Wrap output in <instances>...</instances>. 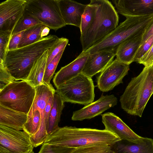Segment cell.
Wrapping results in <instances>:
<instances>
[{
	"label": "cell",
	"instance_id": "1",
	"mask_svg": "<svg viewBox=\"0 0 153 153\" xmlns=\"http://www.w3.org/2000/svg\"><path fill=\"white\" fill-rule=\"evenodd\" d=\"M121 140L105 129L65 126L50 135L44 143L74 149L97 144L112 146Z\"/></svg>",
	"mask_w": 153,
	"mask_h": 153
},
{
	"label": "cell",
	"instance_id": "2",
	"mask_svg": "<svg viewBox=\"0 0 153 153\" xmlns=\"http://www.w3.org/2000/svg\"><path fill=\"white\" fill-rule=\"evenodd\" d=\"M58 38L50 35L30 45L8 50L3 64L15 80H26L34 62L50 49Z\"/></svg>",
	"mask_w": 153,
	"mask_h": 153
},
{
	"label": "cell",
	"instance_id": "3",
	"mask_svg": "<svg viewBox=\"0 0 153 153\" xmlns=\"http://www.w3.org/2000/svg\"><path fill=\"white\" fill-rule=\"evenodd\" d=\"M153 94V68L144 67L133 77L120 96L121 108L127 113L140 117Z\"/></svg>",
	"mask_w": 153,
	"mask_h": 153
},
{
	"label": "cell",
	"instance_id": "4",
	"mask_svg": "<svg viewBox=\"0 0 153 153\" xmlns=\"http://www.w3.org/2000/svg\"><path fill=\"white\" fill-rule=\"evenodd\" d=\"M153 23V16L126 17L104 39L78 56H89L103 51H116L119 45L127 39L137 34L144 33Z\"/></svg>",
	"mask_w": 153,
	"mask_h": 153
},
{
	"label": "cell",
	"instance_id": "5",
	"mask_svg": "<svg viewBox=\"0 0 153 153\" xmlns=\"http://www.w3.org/2000/svg\"><path fill=\"white\" fill-rule=\"evenodd\" d=\"M96 1L94 19L86 32L80 36L82 52L100 41L118 25L119 15L111 3L108 0Z\"/></svg>",
	"mask_w": 153,
	"mask_h": 153
},
{
	"label": "cell",
	"instance_id": "6",
	"mask_svg": "<svg viewBox=\"0 0 153 153\" xmlns=\"http://www.w3.org/2000/svg\"><path fill=\"white\" fill-rule=\"evenodd\" d=\"M35 87L27 80H15L0 91V105L28 114L36 95Z\"/></svg>",
	"mask_w": 153,
	"mask_h": 153
},
{
	"label": "cell",
	"instance_id": "7",
	"mask_svg": "<svg viewBox=\"0 0 153 153\" xmlns=\"http://www.w3.org/2000/svg\"><path fill=\"white\" fill-rule=\"evenodd\" d=\"M64 102L84 105L94 102V86L91 77L82 73L56 88Z\"/></svg>",
	"mask_w": 153,
	"mask_h": 153
},
{
	"label": "cell",
	"instance_id": "8",
	"mask_svg": "<svg viewBox=\"0 0 153 153\" xmlns=\"http://www.w3.org/2000/svg\"><path fill=\"white\" fill-rule=\"evenodd\" d=\"M23 14L32 16L50 29L65 26L58 0H27Z\"/></svg>",
	"mask_w": 153,
	"mask_h": 153
},
{
	"label": "cell",
	"instance_id": "9",
	"mask_svg": "<svg viewBox=\"0 0 153 153\" xmlns=\"http://www.w3.org/2000/svg\"><path fill=\"white\" fill-rule=\"evenodd\" d=\"M34 147L25 132L0 124V153H30Z\"/></svg>",
	"mask_w": 153,
	"mask_h": 153
},
{
	"label": "cell",
	"instance_id": "10",
	"mask_svg": "<svg viewBox=\"0 0 153 153\" xmlns=\"http://www.w3.org/2000/svg\"><path fill=\"white\" fill-rule=\"evenodd\" d=\"M36 95L31 108L38 110L40 115L39 128L33 136L30 137L31 142L34 147L43 144L49 136L46 128L45 108L50 97L55 93L56 90L52 85L44 83L35 87Z\"/></svg>",
	"mask_w": 153,
	"mask_h": 153
},
{
	"label": "cell",
	"instance_id": "11",
	"mask_svg": "<svg viewBox=\"0 0 153 153\" xmlns=\"http://www.w3.org/2000/svg\"><path fill=\"white\" fill-rule=\"evenodd\" d=\"M129 65L118 61L116 58L100 72L96 79V86L101 91L107 92L123 83L128 74Z\"/></svg>",
	"mask_w": 153,
	"mask_h": 153
},
{
	"label": "cell",
	"instance_id": "12",
	"mask_svg": "<svg viewBox=\"0 0 153 153\" xmlns=\"http://www.w3.org/2000/svg\"><path fill=\"white\" fill-rule=\"evenodd\" d=\"M25 0H7L0 4V31L12 33L23 16Z\"/></svg>",
	"mask_w": 153,
	"mask_h": 153
},
{
	"label": "cell",
	"instance_id": "13",
	"mask_svg": "<svg viewBox=\"0 0 153 153\" xmlns=\"http://www.w3.org/2000/svg\"><path fill=\"white\" fill-rule=\"evenodd\" d=\"M117 102V98L113 94L103 95L102 94L97 100L74 111L71 119L73 121H82L91 119L114 107Z\"/></svg>",
	"mask_w": 153,
	"mask_h": 153
},
{
	"label": "cell",
	"instance_id": "14",
	"mask_svg": "<svg viewBox=\"0 0 153 153\" xmlns=\"http://www.w3.org/2000/svg\"><path fill=\"white\" fill-rule=\"evenodd\" d=\"M101 115L102 122L105 127V129L113 133L121 140L138 143L143 139L144 137L135 133L113 113L108 112Z\"/></svg>",
	"mask_w": 153,
	"mask_h": 153
},
{
	"label": "cell",
	"instance_id": "15",
	"mask_svg": "<svg viewBox=\"0 0 153 153\" xmlns=\"http://www.w3.org/2000/svg\"><path fill=\"white\" fill-rule=\"evenodd\" d=\"M117 13L126 18L153 14V0H114Z\"/></svg>",
	"mask_w": 153,
	"mask_h": 153
},
{
	"label": "cell",
	"instance_id": "16",
	"mask_svg": "<svg viewBox=\"0 0 153 153\" xmlns=\"http://www.w3.org/2000/svg\"><path fill=\"white\" fill-rule=\"evenodd\" d=\"M116 52L103 51L89 55L81 73L92 77L100 73L113 60Z\"/></svg>",
	"mask_w": 153,
	"mask_h": 153
},
{
	"label": "cell",
	"instance_id": "17",
	"mask_svg": "<svg viewBox=\"0 0 153 153\" xmlns=\"http://www.w3.org/2000/svg\"><path fill=\"white\" fill-rule=\"evenodd\" d=\"M62 18L66 25L80 28L82 16L87 4L71 0H58Z\"/></svg>",
	"mask_w": 153,
	"mask_h": 153
},
{
	"label": "cell",
	"instance_id": "18",
	"mask_svg": "<svg viewBox=\"0 0 153 153\" xmlns=\"http://www.w3.org/2000/svg\"><path fill=\"white\" fill-rule=\"evenodd\" d=\"M144 34L134 35L121 42L116 49V59L121 62L129 65L133 62L134 57L141 45Z\"/></svg>",
	"mask_w": 153,
	"mask_h": 153
},
{
	"label": "cell",
	"instance_id": "19",
	"mask_svg": "<svg viewBox=\"0 0 153 153\" xmlns=\"http://www.w3.org/2000/svg\"><path fill=\"white\" fill-rule=\"evenodd\" d=\"M88 57V56H78L71 62L62 67L53 79L56 88L81 73Z\"/></svg>",
	"mask_w": 153,
	"mask_h": 153
},
{
	"label": "cell",
	"instance_id": "20",
	"mask_svg": "<svg viewBox=\"0 0 153 153\" xmlns=\"http://www.w3.org/2000/svg\"><path fill=\"white\" fill-rule=\"evenodd\" d=\"M112 146L116 153H153V139L144 137L138 143L122 140Z\"/></svg>",
	"mask_w": 153,
	"mask_h": 153
},
{
	"label": "cell",
	"instance_id": "21",
	"mask_svg": "<svg viewBox=\"0 0 153 153\" xmlns=\"http://www.w3.org/2000/svg\"><path fill=\"white\" fill-rule=\"evenodd\" d=\"M27 114L20 112L0 105V124L18 130H23Z\"/></svg>",
	"mask_w": 153,
	"mask_h": 153
},
{
	"label": "cell",
	"instance_id": "22",
	"mask_svg": "<svg viewBox=\"0 0 153 153\" xmlns=\"http://www.w3.org/2000/svg\"><path fill=\"white\" fill-rule=\"evenodd\" d=\"M50 49L45 51L34 62L26 80L34 87L44 83L43 79Z\"/></svg>",
	"mask_w": 153,
	"mask_h": 153
},
{
	"label": "cell",
	"instance_id": "23",
	"mask_svg": "<svg viewBox=\"0 0 153 153\" xmlns=\"http://www.w3.org/2000/svg\"><path fill=\"white\" fill-rule=\"evenodd\" d=\"M64 102L60 96L55 92L54 94L53 104L49 116L46 130L49 136L60 128L58 124L64 107Z\"/></svg>",
	"mask_w": 153,
	"mask_h": 153
},
{
	"label": "cell",
	"instance_id": "24",
	"mask_svg": "<svg viewBox=\"0 0 153 153\" xmlns=\"http://www.w3.org/2000/svg\"><path fill=\"white\" fill-rule=\"evenodd\" d=\"M45 27L43 24H37L25 30L18 48L32 44L42 38L41 32Z\"/></svg>",
	"mask_w": 153,
	"mask_h": 153
},
{
	"label": "cell",
	"instance_id": "25",
	"mask_svg": "<svg viewBox=\"0 0 153 153\" xmlns=\"http://www.w3.org/2000/svg\"><path fill=\"white\" fill-rule=\"evenodd\" d=\"M97 8L96 0H91L85 9L82 17L79 28L81 36L83 35L92 24L95 18Z\"/></svg>",
	"mask_w": 153,
	"mask_h": 153
},
{
	"label": "cell",
	"instance_id": "26",
	"mask_svg": "<svg viewBox=\"0 0 153 153\" xmlns=\"http://www.w3.org/2000/svg\"><path fill=\"white\" fill-rule=\"evenodd\" d=\"M40 122V115L39 111L31 108L27 114V121L24 126L23 130L30 137L34 135L38 131Z\"/></svg>",
	"mask_w": 153,
	"mask_h": 153
},
{
	"label": "cell",
	"instance_id": "27",
	"mask_svg": "<svg viewBox=\"0 0 153 153\" xmlns=\"http://www.w3.org/2000/svg\"><path fill=\"white\" fill-rule=\"evenodd\" d=\"M70 153H116L111 146L97 144L74 149Z\"/></svg>",
	"mask_w": 153,
	"mask_h": 153
},
{
	"label": "cell",
	"instance_id": "28",
	"mask_svg": "<svg viewBox=\"0 0 153 153\" xmlns=\"http://www.w3.org/2000/svg\"><path fill=\"white\" fill-rule=\"evenodd\" d=\"M39 24H42L37 19L32 16L23 14L19 20L13 30L11 36L21 32L24 31L32 26Z\"/></svg>",
	"mask_w": 153,
	"mask_h": 153
},
{
	"label": "cell",
	"instance_id": "29",
	"mask_svg": "<svg viewBox=\"0 0 153 153\" xmlns=\"http://www.w3.org/2000/svg\"><path fill=\"white\" fill-rule=\"evenodd\" d=\"M64 50L65 49L62 50L46 66L43 79L44 83L48 85L51 84L50 81L54 74Z\"/></svg>",
	"mask_w": 153,
	"mask_h": 153
},
{
	"label": "cell",
	"instance_id": "30",
	"mask_svg": "<svg viewBox=\"0 0 153 153\" xmlns=\"http://www.w3.org/2000/svg\"><path fill=\"white\" fill-rule=\"evenodd\" d=\"M68 42V39L67 38L64 37L59 38L50 50L46 66L62 50L65 49Z\"/></svg>",
	"mask_w": 153,
	"mask_h": 153
},
{
	"label": "cell",
	"instance_id": "31",
	"mask_svg": "<svg viewBox=\"0 0 153 153\" xmlns=\"http://www.w3.org/2000/svg\"><path fill=\"white\" fill-rule=\"evenodd\" d=\"M12 33L0 31V60L3 61L8 50Z\"/></svg>",
	"mask_w": 153,
	"mask_h": 153
},
{
	"label": "cell",
	"instance_id": "32",
	"mask_svg": "<svg viewBox=\"0 0 153 153\" xmlns=\"http://www.w3.org/2000/svg\"><path fill=\"white\" fill-rule=\"evenodd\" d=\"M73 149L43 143L38 153H70Z\"/></svg>",
	"mask_w": 153,
	"mask_h": 153
},
{
	"label": "cell",
	"instance_id": "33",
	"mask_svg": "<svg viewBox=\"0 0 153 153\" xmlns=\"http://www.w3.org/2000/svg\"><path fill=\"white\" fill-rule=\"evenodd\" d=\"M15 80L6 68L3 61L0 60V91Z\"/></svg>",
	"mask_w": 153,
	"mask_h": 153
},
{
	"label": "cell",
	"instance_id": "34",
	"mask_svg": "<svg viewBox=\"0 0 153 153\" xmlns=\"http://www.w3.org/2000/svg\"><path fill=\"white\" fill-rule=\"evenodd\" d=\"M153 45V35L140 45L134 57L133 62L138 63L141 58L147 53Z\"/></svg>",
	"mask_w": 153,
	"mask_h": 153
},
{
	"label": "cell",
	"instance_id": "35",
	"mask_svg": "<svg viewBox=\"0 0 153 153\" xmlns=\"http://www.w3.org/2000/svg\"><path fill=\"white\" fill-rule=\"evenodd\" d=\"M138 63L143 65L144 67L151 66L153 65V45Z\"/></svg>",
	"mask_w": 153,
	"mask_h": 153
},
{
	"label": "cell",
	"instance_id": "36",
	"mask_svg": "<svg viewBox=\"0 0 153 153\" xmlns=\"http://www.w3.org/2000/svg\"><path fill=\"white\" fill-rule=\"evenodd\" d=\"M25 30L15 34L11 36L8 46V50H14L18 48L22 35Z\"/></svg>",
	"mask_w": 153,
	"mask_h": 153
},
{
	"label": "cell",
	"instance_id": "37",
	"mask_svg": "<svg viewBox=\"0 0 153 153\" xmlns=\"http://www.w3.org/2000/svg\"><path fill=\"white\" fill-rule=\"evenodd\" d=\"M54 94H52L49 98L45 108V118L46 130L48 126L49 116L53 104Z\"/></svg>",
	"mask_w": 153,
	"mask_h": 153
},
{
	"label": "cell",
	"instance_id": "38",
	"mask_svg": "<svg viewBox=\"0 0 153 153\" xmlns=\"http://www.w3.org/2000/svg\"><path fill=\"white\" fill-rule=\"evenodd\" d=\"M152 35H153V24L143 34L141 45L145 42Z\"/></svg>",
	"mask_w": 153,
	"mask_h": 153
},
{
	"label": "cell",
	"instance_id": "39",
	"mask_svg": "<svg viewBox=\"0 0 153 153\" xmlns=\"http://www.w3.org/2000/svg\"><path fill=\"white\" fill-rule=\"evenodd\" d=\"M50 30V29L47 27H45L42 30L41 33V37L43 38L45 36H47Z\"/></svg>",
	"mask_w": 153,
	"mask_h": 153
},
{
	"label": "cell",
	"instance_id": "40",
	"mask_svg": "<svg viewBox=\"0 0 153 153\" xmlns=\"http://www.w3.org/2000/svg\"><path fill=\"white\" fill-rule=\"evenodd\" d=\"M35 153L33 151L31 153Z\"/></svg>",
	"mask_w": 153,
	"mask_h": 153
},
{
	"label": "cell",
	"instance_id": "41",
	"mask_svg": "<svg viewBox=\"0 0 153 153\" xmlns=\"http://www.w3.org/2000/svg\"><path fill=\"white\" fill-rule=\"evenodd\" d=\"M153 68V65L152 66Z\"/></svg>",
	"mask_w": 153,
	"mask_h": 153
}]
</instances>
